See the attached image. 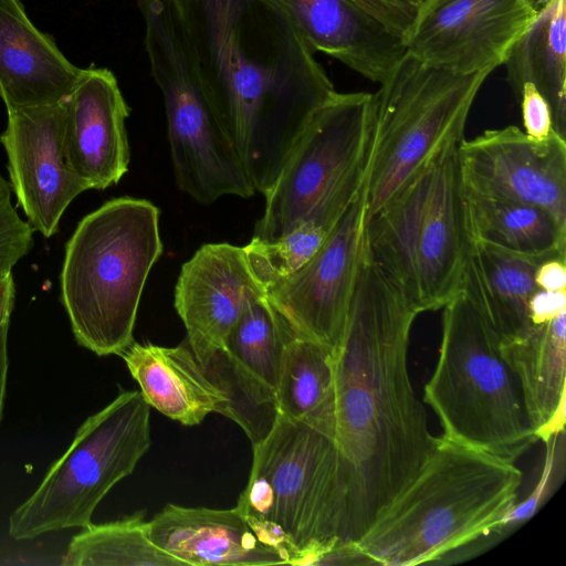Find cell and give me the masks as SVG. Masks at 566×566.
<instances>
[{
	"instance_id": "6da1fadb",
	"label": "cell",
	"mask_w": 566,
	"mask_h": 566,
	"mask_svg": "<svg viewBox=\"0 0 566 566\" xmlns=\"http://www.w3.org/2000/svg\"><path fill=\"white\" fill-rule=\"evenodd\" d=\"M418 311L363 248L334 371L333 439L345 493L344 544L355 543L417 475L437 437L412 385Z\"/></svg>"
},
{
	"instance_id": "7a4b0ae2",
	"label": "cell",
	"mask_w": 566,
	"mask_h": 566,
	"mask_svg": "<svg viewBox=\"0 0 566 566\" xmlns=\"http://www.w3.org/2000/svg\"><path fill=\"white\" fill-rule=\"evenodd\" d=\"M203 90L256 192L336 90L290 15L271 0H171Z\"/></svg>"
},
{
	"instance_id": "3957f363",
	"label": "cell",
	"mask_w": 566,
	"mask_h": 566,
	"mask_svg": "<svg viewBox=\"0 0 566 566\" xmlns=\"http://www.w3.org/2000/svg\"><path fill=\"white\" fill-rule=\"evenodd\" d=\"M515 462L442 436L413 480L352 543L358 564L415 566L489 538L517 502Z\"/></svg>"
},
{
	"instance_id": "277c9868",
	"label": "cell",
	"mask_w": 566,
	"mask_h": 566,
	"mask_svg": "<svg viewBox=\"0 0 566 566\" xmlns=\"http://www.w3.org/2000/svg\"><path fill=\"white\" fill-rule=\"evenodd\" d=\"M163 252L159 210L120 197L86 214L65 244L61 302L77 344L97 356L134 343L140 297Z\"/></svg>"
},
{
	"instance_id": "5b68a950",
	"label": "cell",
	"mask_w": 566,
	"mask_h": 566,
	"mask_svg": "<svg viewBox=\"0 0 566 566\" xmlns=\"http://www.w3.org/2000/svg\"><path fill=\"white\" fill-rule=\"evenodd\" d=\"M237 507L287 565L314 566L344 544L345 493L334 439L280 416L253 444Z\"/></svg>"
},
{
	"instance_id": "8992f818",
	"label": "cell",
	"mask_w": 566,
	"mask_h": 566,
	"mask_svg": "<svg viewBox=\"0 0 566 566\" xmlns=\"http://www.w3.org/2000/svg\"><path fill=\"white\" fill-rule=\"evenodd\" d=\"M458 147L446 148L364 223L365 252L419 314L460 292L473 243Z\"/></svg>"
},
{
	"instance_id": "52a82bcc",
	"label": "cell",
	"mask_w": 566,
	"mask_h": 566,
	"mask_svg": "<svg viewBox=\"0 0 566 566\" xmlns=\"http://www.w3.org/2000/svg\"><path fill=\"white\" fill-rule=\"evenodd\" d=\"M442 308L439 355L422 400L442 437L515 462L536 438L500 339L462 292Z\"/></svg>"
},
{
	"instance_id": "ba28073f",
	"label": "cell",
	"mask_w": 566,
	"mask_h": 566,
	"mask_svg": "<svg viewBox=\"0 0 566 566\" xmlns=\"http://www.w3.org/2000/svg\"><path fill=\"white\" fill-rule=\"evenodd\" d=\"M491 72L454 73L407 52L397 62L374 93L365 220L464 139L470 109Z\"/></svg>"
},
{
	"instance_id": "9c48e42d",
	"label": "cell",
	"mask_w": 566,
	"mask_h": 566,
	"mask_svg": "<svg viewBox=\"0 0 566 566\" xmlns=\"http://www.w3.org/2000/svg\"><path fill=\"white\" fill-rule=\"evenodd\" d=\"M144 44L159 87L176 184L201 205L256 193L201 84L181 19L171 0H138Z\"/></svg>"
},
{
	"instance_id": "30bf717a",
	"label": "cell",
	"mask_w": 566,
	"mask_h": 566,
	"mask_svg": "<svg viewBox=\"0 0 566 566\" xmlns=\"http://www.w3.org/2000/svg\"><path fill=\"white\" fill-rule=\"evenodd\" d=\"M150 406L138 390L122 391L90 416L35 491L9 516V535L32 539L92 523L109 490L148 451Z\"/></svg>"
},
{
	"instance_id": "8fae6325",
	"label": "cell",
	"mask_w": 566,
	"mask_h": 566,
	"mask_svg": "<svg viewBox=\"0 0 566 566\" xmlns=\"http://www.w3.org/2000/svg\"><path fill=\"white\" fill-rule=\"evenodd\" d=\"M373 114L374 93L366 92H336L314 113L264 196L253 239H280L316 206L345 211L364 192Z\"/></svg>"
},
{
	"instance_id": "7c38bea8",
	"label": "cell",
	"mask_w": 566,
	"mask_h": 566,
	"mask_svg": "<svg viewBox=\"0 0 566 566\" xmlns=\"http://www.w3.org/2000/svg\"><path fill=\"white\" fill-rule=\"evenodd\" d=\"M536 0H424L406 52L454 73L494 71L537 19Z\"/></svg>"
},
{
	"instance_id": "4fadbf2b",
	"label": "cell",
	"mask_w": 566,
	"mask_h": 566,
	"mask_svg": "<svg viewBox=\"0 0 566 566\" xmlns=\"http://www.w3.org/2000/svg\"><path fill=\"white\" fill-rule=\"evenodd\" d=\"M365 223L364 192L347 208L321 249L266 290L292 332L333 349L339 342L356 282Z\"/></svg>"
},
{
	"instance_id": "5bb4252c",
	"label": "cell",
	"mask_w": 566,
	"mask_h": 566,
	"mask_svg": "<svg viewBox=\"0 0 566 566\" xmlns=\"http://www.w3.org/2000/svg\"><path fill=\"white\" fill-rule=\"evenodd\" d=\"M465 189L547 210L566 226V139H531L509 125L486 129L458 147Z\"/></svg>"
},
{
	"instance_id": "9a60e30c",
	"label": "cell",
	"mask_w": 566,
	"mask_h": 566,
	"mask_svg": "<svg viewBox=\"0 0 566 566\" xmlns=\"http://www.w3.org/2000/svg\"><path fill=\"white\" fill-rule=\"evenodd\" d=\"M66 99L7 111L0 135L18 205L44 238L56 233L69 205L87 190L65 155Z\"/></svg>"
},
{
	"instance_id": "2e32d148",
	"label": "cell",
	"mask_w": 566,
	"mask_h": 566,
	"mask_svg": "<svg viewBox=\"0 0 566 566\" xmlns=\"http://www.w3.org/2000/svg\"><path fill=\"white\" fill-rule=\"evenodd\" d=\"M266 296L253 275L243 247L206 243L182 264L175 287V308L186 343L198 359L223 346L248 307Z\"/></svg>"
},
{
	"instance_id": "e0dca14e",
	"label": "cell",
	"mask_w": 566,
	"mask_h": 566,
	"mask_svg": "<svg viewBox=\"0 0 566 566\" xmlns=\"http://www.w3.org/2000/svg\"><path fill=\"white\" fill-rule=\"evenodd\" d=\"M128 116L129 106L114 73L106 67L81 69L66 99L64 149L87 190H104L127 172Z\"/></svg>"
},
{
	"instance_id": "ac0fdd59",
	"label": "cell",
	"mask_w": 566,
	"mask_h": 566,
	"mask_svg": "<svg viewBox=\"0 0 566 566\" xmlns=\"http://www.w3.org/2000/svg\"><path fill=\"white\" fill-rule=\"evenodd\" d=\"M271 1L290 15L313 52L374 83H381L406 53L401 36L352 0Z\"/></svg>"
},
{
	"instance_id": "d6986e66",
	"label": "cell",
	"mask_w": 566,
	"mask_h": 566,
	"mask_svg": "<svg viewBox=\"0 0 566 566\" xmlns=\"http://www.w3.org/2000/svg\"><path fill=\"white\" fill-rule=\"evenodd\" d=\"M147 531L155 545L186 566L286 564L237 506L216 510L167 504L147 521Z\"/></svg>"
},
{
	"instance_id": "ffe728a7",
	"label": "cell",
	"mask_w": 566,
	"mask_h": 566,
	"mask_svg": "<svg viewBox=\"0 0 566 566\" xmlns=\"http://www.w3.org/2000/svg\"><path fill=\"white\" fill-rule=\"evenodd\" d=\"M80 72L19 0H0V98L7 111L65 99Z\"/></svg>"
},
{
	"instance_id": "44dd1931",
	"label": "cell",
	"mask_w": 566,
	"mask_h": 566,
	"mask_svg": "<svg viewBox=\"0 0 566 566\" xmlns=\"http://www.w3.org/2000/svg\"><path fill=\"white\" fill-rule=\"evenodd\" d=\"M119 356L150 408L185 426L211 412L227 416L228 401L211 381L188 344L175 347L133 343Z\"/></svg>"
},
{
	"instance_id": "7402d4cb",
	"label": "cell",
	"mask_w": 566,
	"mask_h": 566,
	"mask_svg": "<svg viewBox=\"0 0 566 566\" xmlns=\"http://www.w3.org/2000/svg\"><path fill=\"white\" fill-rule=\"evenodd\" d=\"M548 258L559 256L524 254L473 240L460 292L500 340L515 337L533 325L527 306L537 289L534 273Z\"/></svg>"
},
{
	"instance_id": "603a6c76",
	"label": "cell",
	"mask_w": 566,
	"mask_h": 566,
	"mask_svg": "<svg viewBox=\"0 0 566 566\" xmlns=\"http://www.w3.org/2000/svg\"><path fill=\"white\" fill-rule=\"evenodd\" d=\"M513 373L533 430L541 427L566 397V312L532 325L499 344Z\"/></svg>"
},
{
	"instance_id": "cb8c5ba5",
	"label": "cell",
	"mask_w": 566,
	"mask_h": 566,
	"mask_svg": "<svg viewBox=\"0 0 566 566\" xmlns=\"http://www.w3.org/2000/svg\"><path fill=\"white\" fill-rule=\"evenodd\" d=\"M506 81L516 95L532 83L547 101L554 130L566 139V0H545L536 21L514 44Z\"/></svg>"
},
{
	"instance_id": "d4e9b609",
	"label": "cell",
	"mask_w": 566,
	"mask_h": 566,
	"mask_svg": "<svg viewBox=\"0 0 566 566\" xmlns=\"http://www.w3.org/2000/svg\"><path fill=\"white\" fill-rule=\"evenodd\" d=\"M275 395L280 416L333 438L332 349L293 333L284 348Z\"/></svg>"
},
{
	"instance_id": "484cf974",
	"label": "cell",
	"mask_w": 566,
	"mask_h": 566,
	"mask_svg": "<svg viewBox=\"0 0 566 566\" xmlns=\"http://www.w3.org/2000/svg\"><path fill=\"white\" fill-rule=\"evenodd\" d=\"M465 191L473 240L518 253L566 259V226L547 210Z\"/></svg>"
},
{
	"instance_id": "4316f807",
	"label": "cell",
	"mask_w": 566,
	"mask_h": 566,
	"mask_svg": "<svg viewBox=\"0 0 566 566\" xmlns=\"http://www.w3.org/2000/svg\"><path fill=\"white\" fill-rule=\"evenodd\" d=\"M66 566H186L149 538L143 512L85 526L63 556Z\"/></svg>"
},
{
	"instance_id": "83f0119b",
	"label": "cell",
	"mask_w": 566,
	"mask_h": 566,
	"mask_svg": "<svg viewBox=\"0 0 566 566\" xmlns=\"http://www.w3.org/2000/svg\"><path fill=\"white\" fill-rule=\"evenodd\" d=\"M292 334L264 296L241 315L222 347L243 371L276 390L284 348Z\"/></svg>"
},
{
	"instance_id": "f1b7e54d",
	"label": "cell",
	"mask_w": 566,
	"mask_h": 566,
	"mask_svg": "<svg viewBox=\"0 0 566 566\" xmlns=\"http://www.w3.org/2000/svg\"><path fill=\"white\" fill-rule=\"evenodd\" d=\"M199 363L228 401L226 417L242 428L252 446L262 441L279 417L275 390L243 371L223 347Z\"/></svg>"
},
{
	"instance_id": "f546056e",
	"label": "cell",
	"mask_w": 566,
	"mask_h": 566,
	"mask_svg": "<svg viewBox=\"0 0 566 566\" xmlns=\"http://www.w3.org/2000/svg\"><path fill=\"white\" fill-rule=\"evenodd\" d=\"M565 432L544 441L545 453L541 475L527 497L516 502L512 509L495 524L490 537L504 536L532 518L552 495L557 485L558 472L564 469Z\"/></svg>"
},
{
	"instance_id": "4dcf8cb0",
	"label": "cell",
	"mask_w": 566,
	"mask_h": 566,
	"mask_svg": "<svg viewBox=\"0 0 566 566\" xmlns=\"http://www.w3.org/2000/svg\"><path fill=\"white\" fill-rule=\"evenodd\" d=\"M11 191V185L0 175V275L11 273L33 245L34 229L19 217Z\"/></svg>"
},
{
	"instance_id": "1f68e13d",
	"label": "cell",
	"mask_w": 566,
	"mask_h": 566,
	"mask_svg": "<svg viewBox=\"0 0 566 566\" xmlns=\"http://www.w3.org/2000/svg\"><path fill=\"white\" fill-rule=\"evenodd\" d=\"M515 97L521 106L523 132L531 139L542 142L556 133L551 107L534 84L524 83Z\"/></svg>"
},
{
	"instance_id": "d6a6232c",
	"label": "cell",
	"mask_w": 566,
	"mask_h": 566,
	"mask_svg": "<svg viewBox=\"0 0 566 566\" xmlns=\"http://www.w3.org/2000/svg\"><path fill=\"white\" fill-rule=\"evenodd\" d=\"M380 21L386 28L403 36L408 32L418 7L424 0H352Z\"/></svg>"
},
{
	"instance_id": "836d02e7",
	"label": "cell",
	"mask_w": 566,
	"mask_h": 566,
	"mask_svg": "<svg viewBox=\"0 0 566 566\" xmlns=\"http://www.w3.org/2000/svg\"><path fill=\"white\" fill-rule=\"evenodd\" d=\"M528 319L533 325L546 324L566 312V291L536 289L528 301Z\"/></svg>"
},
{
	"instance_id": "e575fe53",
	"label": "cell",
	"mask_w": 566,
	"mask_h": 566,
	"mask_svg": "<svg viewBox=\"0 0 566 566\" xmlns=\"http://www.w3.org/2000/svg\"><path fill=\"white\" fill-rule=\"evenodd\" d=\"M566 259L548 258L535 270L534 282L537 289L566 291Z\"/></svg>"
},
{
	"instance_id": "d590c367",
	"label": "cell",
	"mask_w": 566,
	"mask_h": 566,
	"mask_svg": "<svg viewBox=\"0 0 566 566\" xmlns=\"http://www.w3.org/2000/svg\"><path fill=\"white\" fill-rule=\"evenodd\" d=\"M566 422V397H564L552 416L537 429L534 430L536 440L542 442L548 438L565 432Z\"/></svg>"
},
{
	"instance_id": "8d00e7d4",
	"label": "cell",
	"mask_w": 566,
	"mask_h": 566,
	"mask_svg": "<svg viewBox=\"0 0 566 566\" xmlns=\"http://www.w3.org/2000/svg\"><path fill=\"white\" fill-rule=\"evenodd\" d=\"M15 298L12 273L0 275V325L10 321Z\"/></svg>"
},
{
	"instance_id": "74e56055",
	"label": "cell",
	"mask_w": 566,
	"mask_h": 566,
	"mask_svg": "<svg viewBox=\"0 0 566 566\" xmlns=\"http://www.w3.org/2000/svg\"><path fill=\"white\" fill-rule=\"evenodd\" d=\"M9 322H4L0 325V422L2 418L4 397L7 390V377H8V332Z\"/></svg>"
}]
</instances>
